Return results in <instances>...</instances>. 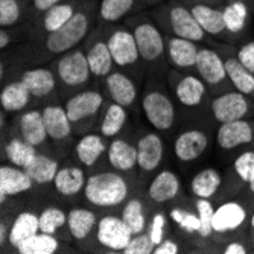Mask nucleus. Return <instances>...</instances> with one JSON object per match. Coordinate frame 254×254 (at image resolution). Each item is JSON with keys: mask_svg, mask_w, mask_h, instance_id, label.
I'll return each instance as SVG.
<instances>
[{"mask_svg": "<svg viewBox=\"0 0 254 254\" xmlns=\"http://www.w3.org/2000/svg\"><path fill=\"white\" fill-rule=\"evenodd\" d=\"M124 23L131 29L135 38L138 54L146 67V72L166 76L171 68L166 57V35L149 12H137L128 17Z\"/></svg>", "mask_w": 254, "mask_h": 254, "instance_id": "obj_1", "label": "nucleus"}, {"mask_svg": "<svg viewBox=\"0 0 254 254\" xmlns=\"http://www.w3.org/2000/svg\"><path fill=\"white\" fill-rule=\"evenodd\" d=\"M98 6L99 3H96V0H82L76 14L63 28L38 38L41 51L51 57H60L61 54L79 48L98 25Z\"/></svg>", "mask_w": 254, "mask_h": 254, "instance_id": "obj_2", "label": "nucleus"}, {"mask_svg": "<svg viewBox=\"0 0 254 254\" xmlns=\"http://www.w3.org/2000/svg\"><path fill=\"white\" fill-rule=\"evenodd\" d=\"M149 15L166 35L192 40L207 46H216L219 43L199 26L190 6L183 0H166L158 3L149 11Z\"/></svg>", "mask_w": 254, "mask_h": 254, "instance_id": "obj_3", "label": "nucleus"}, {"mask_svg": "<svg viewBox=\"0 0 254 254\" xmlns=\"http://www.w3.org/2000/svg\"><path fill=\"white\" fill-rule=\"evenodd\" d=\"M163 78L166 76L149 73L140 98V108L152 129L160 134H169L178 124L180 110L175 98L161 84Z\"/></svg>", "mask_w": 254, "mask_h": 254, "instance_id": "obj_4", "label": "nucleus"}, {"mask_svg": "<svg viewBox=\"0 0 254 254\" xmlns=\"http://www.w3.org/2000/svg\"><path fill=\"white\" fill-rule=\"evenodd\" d=\"M129 180L118 171H99L87 177L84 198L98 209L122 207L131 196Z\"/></svg>", "mask_w": 254, "mask_h": 254, "instance_id": "obj_5", "label": "nucleus"}, {"mask_svg": "<svg viewBox=\"0 0 254 254\" xmlns=\"http://www.w3.org/2000/svg\"><path fill=\"white\" fill-rule=\"evenodd\" d=\"M251 209L239 198H230L219 202L213 213V245L221 251L222 245L232 239L248 238Z\"/></svg>", "mask_w": 254, "mask_h": 254, "instance_id": "obj_6", "label": "nucleus"}, {"mask_svg": "<svg viewBox=\"0 0 254 254\" xmlns=\"http://www.w3.org/2000/svg\"><path fill=\"white\" fill-rule=\"evenodd\" d=\"M166 79L178 107L188 111L209 110L212 93L195 72H180L171 67L166 73Z\"/></svg>", "mask_w": 254, "mask_h": 254, "instance_id": "obj_7", "label": "nucleus"}, {"mask_svg": "<svg viewBox=\"0 0 254 254\" xmlns=\"http://www.w3.org/2000/svg\"><path fill=\"white\" fill-rule=\"evenodd\" d=\"M105 38L110 48L114 65L128 75H138L145 72L146 67L138 54V48L131 29L125 23L119 25H105ZM135 79V78H134Z\"/></svg>", "mask_w": 254, "mask_h": 254, "instance_id": "obj_8", "label": "nucleus"}, {"mask_svg": "<svg viewBox=\"0 0 254 254\" xmlns=\"http://www.w3.org/2000/svg\"><path fill=\"white\" fill-rule=\"evenodd\" d=\"M105 105V98L99 90L85 88L70 95L64 102V108L73 127L75 134L90 132L91 128L99 124L101 113Z\"/></svg>", "mask_w": 254, "mask_h": 254, "instance_id": "obj_9", "label": "nucleus"}, {"mask_svg": "<svg viewBox=\"0 0 254 254\" xmlns=\"http://www.w3.org/2000/svg\"><path fill=\"white\" fill-rule=\"evenodd\" d=\"M55 73L58 78V85L63 90L78 93L87 87L93 75H91L84 48L79 46V48L61 54L55 61Z\"/></svg>", "mask_w": 254, "mask_h": 254, "instance_id": "obj_10", "label": "nucleus"}, {"mask_svg": "<svg viewBox=\"0 0 254 254\" xmlns=\"http://www.w3.org/2000/svg\"><path fill=\"white\" fill-rule=\"evenodd\" d=\"M195 73L207 84L212 96L221 95L224 91L233 88L232 82H230L227 76L224 58L216 46H207V44L199 46Z\"/></svg>", "mask_w": 254, "mask_h": 254, "instance_id": "obj_11", "label": "nucleus"}, {"mask_svg": "<svg viewBox=\"0 0 254 254\" xmlns=\"http://www.w3.org/2000/svg\"><path fill=\"white\" fill-rule=\"evenodd\" d=\"M137 146V181L138 183H149L148 180L152 178L161 163L165 160V140L158 131H145L135 142Z\"/></svg>", "mask_w": 254, "mask_h": 254, "instance_id": "obj_12", "label": "nucleus"}, {"mask_svg": "<svg viewBox=\"0 0 254 254\" xmlns=\"http://www.w3.org/2000/svg\"><path fill=\"white\" fill-rule=\"evenodd\" d=\"M212 145V131L205 127L190 125L180 131L172 143L175 158L183 165H192L207 155Z\"/></svg>", "mask_w": 254, "mask_h": 254, "instance_id": "obj_13", "label": "nucleus"}, {"mask_svg": "<svg viewBox=\"0 0 254 254\" xmlns=\"http://www.w3.org/2000/svg\"><path fill=\"white\" fill-rule=\"evenodd\" d=\"M209 111L212 114V119L218 125L254 118V99L232 88L221 95L212 96Z\"/></svg>", "mask_w": 254, "mask_h": 254, "instance_id": "obj_14", "label": "nucleus"}, {"mask_svg": "<svg viewBox=\"0 0 254 254\" xmlns=\"http://www.w3.org/2000/svg\"><path fill=\"white\" fill-rule=\"evenodd\" d=\"M215 145L227 155L254 149V118L221 124L215 131Z\"/></svg>", "mask_w": 254, "mask_h": 254, "instance_id": "obj_15", "label": "nucleus"}, {"mask_svg": "<svg viewBox=\"0 0 254 254\" xmlns=\"http://www.w3.org/2000/svg\"><path fill=\"white\" fill-rule=\"evenodd\" d=\"M254 177V149L244 151L238 154L233 163L228 166L224 178L222 186L216 196L218 202L238 196Z\"/></svg>", "mask_w": 254, "mask_h": 254, "instance_id": "obj_16", "label": "nucleus"}, {"mask_svg": "<svg viewBox=\"0 0 254 254\" xmlns=\"http://www.w3.org/2000/svg\"><path fill=\"white\" fill-rule=\"evenodd\" d=\"M82 48L87 55V61L93 78L104 79L114 70V61L105 38V25H98L88 34Z\"/></svg>", "mask_w": 254, "mask_h": 254, "instance_id": "obj_17", "label": "nucleus"}, {"mask_svg": "<svg viewBox=\"0 0 254 254\" xmlns=\"http://www.w3.org/2000/svg\"><path fill=\"white\" fill-rule=\"evenodd\" d=\"M81 5H82V0H64V2L49 8L35 21L26 23L28 34H31L32 38L38 40L51 32L58 31L76 14Z\"/></svg>", "mask_w": 254, "mask_h": 254, "instance_id": "obj_18", "label": "nucleus"}, {"mask_svg": "<svg viewBox=\"0 0 254 254\" xmlns=\"http://www.w3.org/2000/svg\"><path fill=\"white\" fill-rule=\"evenodd\" d=\"M131 228L119 215H105L99 218L96 242L107 251L122 253L132 239Z\"/></svg>", "mask_w": 254, "mask_h": 254, "instance_id": "obj_19", "label": "nucleus"}, {"mask_svg": "<svg viewBox=\"0 0 254 254\" xmlns=\"http://www.w3.org/2000/svg\"><path fill=\"white\" fill-rule=\"evenodd\" d=\"M216 48L224 58L227 76L232 82V87L254 99V73L250 72L238 58L235 44L219 41Z\"/></svg>", "mask_w": 254, "mask_h": 254, "instance_id": "obj_20", "label": "nucleus"}, {"mask_svg": "<svg viewBox=\"0 0 254 254\" xmlns=\"http://www.w3.org/2000/svg\"><path fill=\"white\" fill-rule=\"evenodd\" d=\"M107 160L113 171H118L128 180L137 178V146L125 137L110 138Z\"/></svg>", "mask_w": 254, "mask_h": 254, "instance_id": "obj_21", "label": "nucleus"}, {"mask_svg": "<svg viewBox=\"0 0 254 254\" xmlns=\"http://www.w3.org/2000/svg\"><path fill=\"white\" fill-rule=\"evenodd\" d=\"M104 87L110 101L125 107L128 111H134L138 101V90L135 79L124 70H113L104 78Z\"/></svg>", "mask_w": 254, "mask_h": 254, "instance_id": "obj_22", "label": "nucleus"}, {"mask_svg": "<svg viewBox=\"0 0 254 254\" xmlns=\"http://www.w3.org/2000/svg\"><path fill=\"white\" fill-rule=\"evenodd\" d=\"M14 134L25 138L31 145L37 146L38 149L48 146L49 135L46 131V124L41 110L29 108L17 114L14 121Z\"/></svg>", "mask_w": 254, "mask_h": 254, "instance_id": "obj_23", "label": "nucleus"}, {"mask_svg": "<svg viewBox=\"0 0 254 254\" xmlns=\"http://www.w3.org/2000/svg\"><path fill=\"white\" fill-rule=\"evenodd\" d=\"M41 111L46 124V131H48L49 135V142L57 146H64L70 140L72 134H75L64 105L58 102H49L41 108Z\"/></svg>", "mask_w": 254, "mask_h": 254, "instance_id": "obj_24", "label": "nucleus"}, {"mask_svg": "<svg viewBox=\"0 0 254 254\" xmlns=\"http://www.w3.org/2000/svg\"><path fill=\"white\" fill-rule=\"evenodd\" d=\"M199 46L201 44L192 40L166 35V57L169 67L180 72H195Z\"/></svg>", "mask_w": 254, "mask_h": 254, "instance_id": "obj_25", "label": "nucleus"}, {"mask_svg": "<svg viewBox=\"0 0 254 254\" xmlns=\"http://www.w3.org/2000/svg\"><path fill=\"white\" fill-rule=\"evenodd\" d=\"M35 186L29 174L11 163H2L0 166V202L5 205L9 198L26 193Z\"/></svg>", "mask_w": 254, "mask_h": 254, "instance_id": "obj_26", "label": "nucleus"}, {"mask_svg": "<svg viewBox=\"0 0 254 254\" xmlns=\"http://www.w3.org/2000/svg\"><path fill=\"white\" fill-rule=\"evenodd\" d=\"M181 195V180L171 169L158 171L148 183L146 196L152 204H166Z\"/></svg>", "mask_w": 254, "mask_h": 254, "instance_id": "obj_27", "label": "nucleus"}, {"mask_svg": "<svg viewBox=\"0 0 254 254\" xmlns=\"http://www.w3.org/2000/svg\"><path fill=\"white\" fill-rule=\"evenodd\" d=\"M146 6H151L146 0H101L98 6V23L119 25L128 17L142 12Z\"/></svg>", "mask_w": 254, "mask_h": 254, "instance_id": "obj_28", "label": "nucleus"}, {"mask_svg": "<svg viewBox=\"0 0 254 254\" xmlns=\"http://www.w3.org/2000/svg\"><path fill=\"white\" fill-rule=\"evenodd\" d=\"M98 213L87 209V207H73L67 212V227L72 239L81 247L90 241V238L96 239L98 232Z\"/></svg>", "mask_w": 254, "mask_h": 254, "instance_id": "obj_29", "label": "nucleus"}, {"mask_svg": "<svg viewBox=\"0 0 254 254\" xmlns=\"http://www.w3.org/2000/svg\"><path fill=\"white\" fill-rule=\"evenodd\" d=\"M199 26L218 41L230 43V37L225 28L222 6H213L207 3H189ZM232 44V43H230Z\"/></svg>", "mask_w": 254, "mask_h": 254, "instance_id": "obj_30", "label": "nucleus"}, {"mask_svg": "<svg viewBox=\"0 0 254 254\" xmlns=\"http://www.w3.org/2000/svg\"><path fill=\"white\" fill-rule=\"evenodd\" d=\"M222 14L230 43L241 40L250 28L251 6L245 2H239V0H227L222 5Z\"/></svg>", "mask_w": 254, "mask_h": 254, "instance_id": "obj_31", "label": "nucleus"}, {"mask_svg": "<svg viewBox=\"0 0 254 254\" xmlns=\"http://www.w3.org/2000/svg\"><path fill=\"white\" fill-rule=\"evenodd\" d=\"M21 82L28 87L34 99H48L58 88V78L55 70L49 67H34L20 75Z\"/></svg>", "mask_w": 254, "mask_h": 254, "instance_id": "obj_32", "label": "nucleus"}, {"mask_svg": "<svg viewBox=\"0 0 254 254\" xmlns=\"http://www.w3.org/2000/svg\"><path fill=\"white\" fill-rule=\"evenodd\" d=\"M110 138L98 132H85L75 143V157L85 168H93L99 163L101 157L107 152Z\"/></svg>", "mask_w": 254, "mask_h": 254, "instance_id": "obj_33", "label": "nucleus"}, {"mask_svg": "<svg viewBox=\"0 0 254 254\" xmlns=\"http://www.w3.org/2000/svg\"><path fill=\"white\" fill-rule=\"evenodd\" d=\"M85 183L87 174L81 166H78L76 163H64L61 165L52 186L58 195L64 198H72L84 192Z\"/></svg>", "mask_w": 254, "mask_h": 254, "instance_id": "obj_34", "label": "nucleus"}, {"mask_svg": "<svg viewBox=\"0 0 254 254\" xmlns=\"http://www.w3.org/2000/svg\"><path fill=\"white\" fill-rule=\"evenodd\" d=\"M32 99L34 96L20 78L6 82L0 91V105H2V110L5 113L9 114H18L21 111L29 110Z\"/></svg>", "mask_w": 254, "mask_h": 254, "instance_id": "obj_35", "label": "nucleus"}, {"mask_svg": "<svg viewBox=\"0 0 254 254\" xmlns=\"http://www.w3.org/2000/svg\"><path fill=\"white\" fill-rule=\"evenodd\" d=\"M2 152H3V158L8 160V163L26 169L35 160L40 149L31 145L29 142H26L20 135L12 134L9 138H3Z\"/></svg>", "mask_w": 254, "mask_h": 254, "instance_id": "obj_36", "label": "nucleus"}, {"mask_svg": "<svg viewBox=\"0 0 254 254\" xmlns=\"http://www.w3.org/2000/svg\"><path fill=\"white\" fill-rule=\"evenodd\" d=\"M222 178L219 169L216 168H204L198 171L189 183V192L195 198H207L213 199L218 196L221 186H222Z\"/></svg>", "mask_w": 254, "mask_h": 254, "instance_id": "obj_37", "label": "nucleus"}, {"mask_svg": "<svg viewBox=\"0 0 254 254\" xmlns=\"http://www.w3.org/2000/svg\"><path fill=\"white\" fill-rule=\"evenodd\" d=\"M128 118H129V111L125 107L110 101L102 108L101 119L98 124V131L107 138L118 137L124 131Z\"/></svg>", "mask_w": 254, "mask_h": 254, "instance_id": "obj_38", "label": "nucleus"}, {"mask_svg": "<svg viewBox=\"0 0 254 254\" xmlns=\"http://www.w3.org/2000/svg\"><path fill=\"white\" fill-rule=\"evenodd\" d=\"M40 232V218L38 213L32 210H23L20 212L9 225V238L8 244L17 250L23 242L32 238Z\"/></svg>", "mask_w": 254, "mask_h": 254, "instance_id": "obj_39", "label": "nucleus"}, {"mask_svg": "<svg viewBox=\"0 0 254 254\" xmlns=\"http://www.w3.org/2000/svg\"><path fill=\"white\" fill-rule=\"evenodd\" d=\"M121 216L131 228L132 235L143 233L148 230V224H149L148 207H146V201L140 195H134L128 198V201L122 205Z\"/></svg>", "mask_w": 254, "mask_h": 254, "instance_id": "obj_40", "label": "nucleus"}, {"mask_svg": "<svg viewBox=\"0 0 254 254\" xmlns=\"http://www.w3.org/2000/svg\"><path fill=\"white\" fill-rule=\"evenodd\" d=\"M61 168L60 160L52 157L49 152L40 149L35 160L25 169L29 177L34 180L35 186H44V184H52L58 171Z\"/></svg>", "mask_w": 254, "mask_h": 254, "instance_id": "obj_41", "label": "nucleus"}, {"mask_svg": "<svg viewBox=\"0 0 254 254\" xmlns=\"http://www.w3.org/2000/svg\"><path fill=\"white\" fill-rule=\"evenodd\" d=\"M61 250H65V247L61 244V239L58 236L38 232L32 238L23 242L18 248V254H55L61 253Z\"/></svg>", "mask_w": 254, "mask_h": 254, "instance_id": "obj_42", "label": "nucleus"}, {"mask_svg": "<svg viewBox=\"0 0 254 254\" xmlns=\"http://www.w3.org/2000/svg\"><path fill=\"white\" fill-rule=\"evenodd\" d=\"M28 5L25 0H0V28H15L26 21Z\"/></svg>", "mask_w": 254, "mask_h": 254, "instance_id": "obj_43", "label": "nucleus"}, {"mask_svg": "<svg viewBox=\"0 0 254 254\" xmlns=\"http://www.w3.org/2000/svg\"><path fill=\"white\" fill-rule=\"evenodd\" d=\"M40 218V232L58 236L67 227V213L55 205H48L38 213Z\"/></svg>", "mask_w": 254, "mask_h": 254, "instance_id": "obj_44", "label": "nucleus"}, {"mask_svg": "<svg viewBox=\"0 0 254 254\" xmlns=\"http://www.w3.org/2000/svg\"><path fill=\"white\" fill-rule=\"evenodd\" d=\"M215 204L212 199L207 198H196L195 199V210L199 216L201 228H199V239L204 242L213 244V213H215Z\"/></svg>", "mask_w": 254, "mask_h": 254, "instance_id": "obj_45", "label": "nucleus"}, {"mask_svg": "<svg viewBox=\"0 0 254 254\" xmlns=\"http://www.w3.org/2000/svg\"><path fill=\"white\" fill-rule=\"evenodd\" d=\"M169 218L171 221L180 227L181 232L188 233V235H198L199 228H201V222H199V216L195 212H190L184 207H172L169 210Z\"/></svg>", "mask_w": 254, "mask_h": 254, "instance_id": "obj_46", "label": "nucleus"}, {"mask_svg": "<svg viewBox=\"0 0 254 254\" xmlns=\"http://www.w3.org/2000/svg\"><path fill=\"white\" fill-rule=\"evenodd\" d=\"M169 213L166 215L163 210H157L151 215L149 224H148V233L154 242V245H158L168 238L169 230Z\"/></svg>", "mask_w": 254, "mask_h": 254, "instance_id": "obj_47", "label": "nucleus"}, {"mask_svg": "<svg viewBox=\"0 0 254 254\" xmlns=\"http://www.w3.org/2000/svg\"><path fill=\"white\" fill-rule=\"evenodd\" d=\"M154 248L155 245L146 230L143 233L134 235L122 254H154Z\"/></svg>", "mask_w": 254, "mask_h": 254, "instance_id": "obj_48", "label": "nucleus"}, {"mask_svg": "<svg viewBox=\"0 0 254 254\" xmlns=\"http://www.w3.org/2000/svg\"><path fill=\"white\" fill-rule=\"evenodd\" d=\"M64 2V0H32L28 5V14H26V23L35 21L43 12H46L49 8Z\"/></svg>", "mask_w": 254, "mask_h": 254, "instance_id": "obj_49", "label": "nucleus"}, {"mask_svg": "<svg viewBox=\"0 0 254 254\" xmlns=\"http://www.w3.org/2000/svg\"><path fill=\"white\" fill-rule=\"evenodd\" d=\"M222 254H248L253 253V245L248 238H238L232 239L222 245L221 251Z\"/></svg>", "mask_w": 254, "mask_h": 254, "instance_id": "obj_50", "label": "nucleus"}, {"mask_svg": "<svg viewBox=\"0 0 254 254\" xmlns=\"http://www.w3.org/2000/svg\"><path fill=\"white\" fill-rule=\"evenodd\" d=\"M236 55L248 70L254 73V40L244 41L239 48H236Z\"/></svg>", "mask_w": 254, "mask_h": 254, "instance_id": "obj_51", "label": "nucleus"}, {"mask_svg": "<svg viewBox=\"0 0 254 254\" xmlns=\"http://www.w3.org/2000/svg\"><path fill=\"white\" fill-rule=\"evenodd\" d=\"M178 253H181V245L171 238H166L163 242H160L154 248V254H178Z\"/></svg>", "mask_w": 254, "mask_h": 254, "instance_id": "obj_52", "label": "nucleus"}, {"mask_svg": "<svg viewBox=\"0 0 254 254\" xmlns=\"http://www.w3.org/2000/svg\"><path fill=\"white\" fill-rule=\"evenodd\" d=\"M238 196L250 207L251 210L254 209V177H253V180L248 183V186H247Z\"/></svg>", "mask_w": 254, "mask_h": 254, "instance_id": "obj_53", "label": "nucleus"}, {"mask_svg": "<svg viewBox=\"0 0 254 254\" xmlns=\"http://www.w3.org/2000/svg\"><path fill=\"white\" fill-rule=\"evenodd\" d=\"M14 43V32L11 28H0V49L6 51Z\"/></svg>", "mask_w": 254, "mask_h": 254, "instance_id": "obj_54", "label": "nucleus"}, {"mask_svg": "<svg viewBox=\"0 0 254 254\" xmlns=\"http://www.w3.org/2000/svg\"><path fill=\"white\" fill-rule=\"evenodd\" d=\"M8 238H9V227L2 219V222H0V247H2V250L8 244Z\"/></svg>", "mask_w": 254, "mask_h": 254, "instance_id": "obj_55", "label": "nucleus"}, {"mask_svg": "<svg viewBox=\"0 0 254 254\" xmlns=\"http://www.w3.org/2000/svg\"><path fill=\"white\" fill-rule=\"evenodd\" d=\"M183 2L189 3H207V5H213V6H222L225 3V0H183Z\"/></svg>", "mask_w": 254, "mask_h": 254, "instance_id": "obj_56", "label": "nucleus"}, {"mask_svg": "<svg viewBox=\"0 0 254 254\" xmlns=\"http://www.w3.org/2000/svg\"><path fill=\"white\" fill-rule=\"evenodd\" d=\"M248 239L253 245V250H254V209L251 212V216H250V224H248Z\"/></svg>", "mask_w": 254, "mask_h": 254, "instance_id": "obj_57", "label": "nucleus"}, {"mask_svg": "<svg viewBox=\"0 0 254 254\" xmlns=\"http://www.w3.org/2000/svg\"><path fill=\"white\" fill-rule=\"evenodd\" d=\"M146 2H148V3H149L151 6H152V5L155 6V5H158V3L161 2V0H146Z\"/></svg>", "mask_w": 254, "mask_h": 254, "instance_id": "obj_58", "label": "nucleus"}, {"mask_svg": "<svg viewBox=\"0 0 254 254\" xmlns=\"http://www.w3.org/2000/svg\"><path fill=\"white\" fill-rule=\"evenodd\" d=\"M225 2H227V0H225ZM239 2H245V3H248V5H251V3L254 2V0H239Z\"/></svg>", "mask_w": 254, "mask_h": 254, "instance_id": "obj_59", "label": "nucleus"}, {"mask_svg": "<svg viewBox=\"0 0 254 254\" xmlns=\"http://www.w3.org/2000/svg\"><path fill=\"white\" fill-rule=\"evenodd\" d=\"M25 2H28V3H31V2H32V0H25Z\"/></svg>", "mask_w": 254, "mask_h": 254, "instance_id": "obj_60", "label": "nucleus"}]
</instances>
